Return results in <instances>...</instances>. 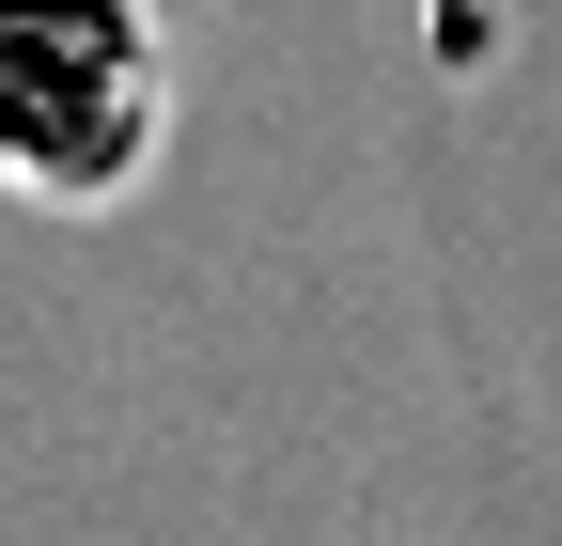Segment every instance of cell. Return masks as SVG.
Listing matches in <instances>:
<instances>
[{
    "label": "cell",
    "instance_id": "cell-1",
    "mask_svg": "<svg viewBox=\"0 0 562 546\" xmlns=\"http://www.w3.org/2000/svg\"><path fill=\"white\" fill-rule=\"evenodd\" d=\"M172 62L140 0H0V172L47 203H94L157 157Z\"/></svg>",
    "mask_w": 562,
    "mask_h": 546
}]
</instances>
